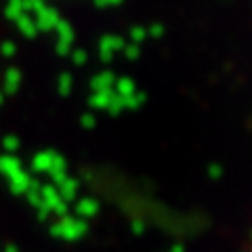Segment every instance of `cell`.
Instances as JSON below:
<instances>
[{
  "instance_id": "ba28073f",
  "label": "cell",
  "mask_w": 252,
  "mask_h": 252,
  "mask_svg": "<svg viewBox=\"0 0 252 252\" xmlns=\"http://www.w3.org/2000/svg\"><path fill=\"white\" fill-rule=\"evenodd\" d=\"M6 252H17V250H15L13 246H9V248H6Z\"/></svg>"
},
{
  "instance_id": "9c48e42d",
  "label": "cell",
  "mask_w": 252,
  "mask_h": 252,
  "mask_svg": "<svg viewBox=\"0 0 252 252\" xmlns=\"http://www.w3.org/2000/svg\"><path fill=\"white\" fill-rule=\"evenodd\" d=\"M0 103H2V94H0Z\"/></svg>"
},
{
  "instance_id": "277c9868",
  "label": "cell",
  "mask_w": 252,
  "mask_h": 252,
  "mask_svg": "<svg viewBox=\"0 0 252 252\" xmlns=\"http://www.w3.org/2000/svg\"><path fill=\"white\" fill-rule=\"evenodd\" d=\"M17 86H19V72L17 69H9L6 76H4V89L9 93H15L17 91Z\"/></svg>"
},
{
  "instance_id": "7a4b0ae2",
  "label": "cell",
  "mask_w": 252,
  "mask_h": 252,
  "mask_svg": "<svg viewBox=\"0 0 252 252\" xmlns=\"http://www.w3.org/2000/svg\"><path fill=\"white\" fill-rule=\"evenodd\" d=\"M19 160H15L13 156H2L0 158V172L6 177H13L15 172H19Z\"/></svg>"
},
{
  "instance_id": "5b68a950",
  "label": "cell",
  "mask_w": 252,
  "mask_h": 252,
  "mask_svg": "<svg viewBox=\"0 0 252 252\" xmlns=\"http://www.w3.org/2000/svg\"><path fill=\"white\" fill-rule=\"evenodd\" d=\"M21 11H23V9H21V4H19V2H11V4L4 9V15H6L9 19H17L19 15H21Z\"/></svg>"
},
{
  "instance_id": "3957f363",
  "label": "cell",
  "mask_w": 252,
  "mask_h": 252,
  "mask_svg": "<svg viewBox=\"0 0 252 252\" xmlns=\"http://www.w3.org/2000/svg\"><path fill=\"white\" fill-rule=\"evenodd\" d=\"M17 26H19V30L23 32L26 36H34V32H36V26H34V21H32V17L30 15H19L17 19Z\"/></svg>"
},
{
  "instance_id": "30bf717a",
  "label": "cell",
  "mask_w": 252,
  "mask_h": 252,
  "mask_svg": "<svg viewBox=\"0 0 252 252\" xmlns=\"http://www.w3.org/2000/svg\"><path fill=\"white\" fill-rule=\"evenodd\" d=\"M250 252H252V246H250Z\"/></svg>"
},
{
  "instance_id": "6da1fadb",
  "label": "cell",
  "mask_w": 252,
  "mask_h": 252,
  "mask_svg": "<svg viewBox=\"0 0 252 252\" xmlns=\"http://www.w3.org/2000/svg\"><path fill=\"white\" fill-rule=\"evenodd\" d=\"M9 183H11V189H13V191L15 193H21V191H26V189L32 185L30 183V179H28V175H26V172H15V175L13 177H9Z\"/></svg>"
},
{
  "instance_id": "52a82bcc",
  "label": "cell",
  "mask_w": 252,
  "mask_h": 252,
  "mask_svg": "<svg viewBox=\"0 0 252 252\" xmlns=\"http://www.w3.org/2000/svg\"><path fill=\"white\" fill-rule=\"evenodd\" d=\"M0 51H2L4 57H11V55H15V44L13 42H4L2 46H0Z\"/></svg>"
},
{
  "instance_id": "8992f818",
  "label": "cell",
  "mask_w": 252,
  "mask_h": 252,
  "mask_svg": "<svg viewBox=\"0 0 252 252\" xmlns=\"http://www.w3.org/2000/svg\"><path fill=\"white\" fill-rule=\"evenodd\" d=\"M2 145H4V149H6V152H15V149L19 147V141L15 139V137H4Z\"/></svg>"
}]
</instances>
